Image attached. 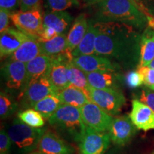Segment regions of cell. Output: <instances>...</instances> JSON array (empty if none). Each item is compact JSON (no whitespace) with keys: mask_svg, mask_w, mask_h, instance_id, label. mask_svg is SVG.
<instances>
[{"mask_svg":"<svg viewBox=\"0 0 154 154\" xmlns=\"http://www.w3.org/2000/svg\"><path fill=\"white\" fill-rule=\"evenodd\" d=\"M48 121L54 128L77 143L86 129L79 108L73 106L62 104Z\"/></svg>","mask_w":154,"mask_h":154,"instance_id":"cell-3","label":"cell"},{"mask_svg":"<svg viewBox=\"0 0 154 154\" xmlns=\"http://www.w3.org/2000/svg\"><path fill=\"white\" fill-rule=\"evenodd\" d=\"M73 58L72 52L69 51L52 57L47 77L52 84L56 94L71 85L69 79V68Z\"/></svg>","mask_w":154,"mask_h":154,"instance_id":"cell-7","label":"cell"},{"mask_svg":"<svg viewBox=\"0 0 154 154\" xmlns=\"http://www.w3.org/2000/svg\"><path fill=\"white\" fill-rule=\"evenodd\" d=\"M74 18L67 11H47L43 17V29H51L58 35L68 34Z\"/></svg>","mask_w":154,"mask_h":154,"instance_id":"cell-17","label":"cell"},{"mask_svg":"<svg viewBox=\"0 0 154 154\" xmlns=\"http://www.w3.org/2000/svg\"><path fill=\"white\" fill-rule=\"evenodd\" d=\"M88 21L85 14H81L74 19L72 27L67 34V48L72 52L82 42L87 32Z\"/></svg>","mask_w":154,"mask_h":154,"instance_id":"cell-19","label":"cell"},{"mask_svg":"<svg viewBox=\"0 0 154 154\" xmlns=\"http://www.w3.org/2000/svg\"><path fill=\"white\" fill-rule=\"evenodd\" d=\"M126 82L130 88L139 87L143 84V78L138 71H131L126 76Z\"/></svg>","mask_w":154,"mask_h":154,"instance_id":"cell-32","label":"cell"},{"mask_svg":"<svg viewBox=\"0 0 154 154\" xmlns=\"http://www.w3.org/2000/svg\"><path fill=\"white\" fill-rule=\"evenodd\" d=\"M148 66H149L150 68H152V69H154V59L151 61V63H150V64Z\"/></svg>","mask_w":154,"mask_h":154,"instance_id":"cell-40","label":"cell"},{"mask_svg":"<svg viewBox=\"0 0 154 154\" xmlns=\"http://www.w3.org/2000/svg\"><path fill=\"white\" fill-rule=\"evenodd\" d=\"M153 91H154V88H153Z\"/></svg>","mask_w":154,"mask_h":154,"instance_id":"cell-42","label":"cell"},{"mask_svg":"<svg viewBox=\"0 0 154 154\" xmlns=\"http://www.w3.org/2000/svg\"><path fill=\"white\" fill-rule=\"evenodd\" d=\"M153 153H154V151H153Z\"/></svg>","mask_w":154,"mask_h":154,"instance_id":"cell-44","label":"cell"},{"mask_svg":"<svg viewBox=\"0 0 154 154\" xmlns=\"http://www.w3.org/2000/svg\"><path fill=\"white\" fill-rule=\"evenodd\" d=\"M40 54L41 49L39 41L34 38H29L24 42L17 51L9 56V60L27 63Z\"/></svg>","mask_w":154,"mask_h":154,"instance_id":"cell-21","label":"cell"},{"mask_svg":"<svg viewBox=\"0 0 154 154\" xmlns=\"http://www.w3.org/2000/svg\"><path fill=\"white\" fill-rule=\"evenodd\" d=\"M18 108V104L14 99L5 91L0 94V116L6 119L14 113Z\"/></svg>","mask_w":154,"mask_h":154,"instance_id":"cell-29","label":"cell"},{"mask_svg":"<svg viewBox=\"0 0 154 154\" xmlns=\"http://www.w3.org/2000/svg\"><path fill=\"white\" fill-rule=\"evenodd\" d=\"M82 1L86 5H96L103 0H82Z\"/></svg>","mask_w":154,"mask_h":154,"instance_id":"cell-39","label":"cell"},{"mask_svg":"<svg viewBox=\"0 0 154 154\" xmlns=\"http://www.w3.org/2000/svg\"><path fill=\"white\" fill-rule=\"evenodd\" d=\"M19 6V0H0V7L12 11Z\"/></svg>","mask_w":154,"mask_h":154,"instance_id":"cell-38","label":"cell"},{"mask_svg":"<svg viewBox=\"0 0 154 154\" xmlns=\"http://www.w3.org/2000/svg\"><path fill=\"white\" fill-rule=\"evenodd\" d=\"M11 15L10 11L3 8L0 9V33H2L9 27Z\"/></svg>","mask_w":154,"mask_h":154,"instance_id":"cell-36","label":"cell"},{"mask_svg":"<svg viewBox=\"0 0 154 154\" xmlns=\"http://www.w3.org/2000/svg\"><path fill=\"white\" fill-rule=\"evenodd\" d=\"M86 76L91 87L99 89H118V76L115 72H94L86 73Z\"/></svg>","mask_w":154,"mask_h":154,"instance_id":"cell-23","label":"cell"},{"mask_svg":"<svg viewBox=\"0 0 154 154\" xmlns=\"http://www.w3.org/2000/svg\"><path fill=\"white\" fill-rule=\"evenodd\" d=\"M138 128L131 120L129 116H121L113 117L109 134L111 140L116 145L125 146L137 132Z\"/></svg>","mask_w":154,"mask_h":154,"instance_id":"cell-12","label":"cell"},{"mask_svg":"<svg viewBox=\"0 0 154 154\" xmlns=\"http://www.w3.org/2000/svg\"><path fill=\"white\" fill-rule=\"evenodd\" d=\"M61 105L62 103L57 94H53L36 103L33 109L41 113L44 119H49Z\"/></svg>","mask_w":154,"mask_h":154,"instance_id":"cell-26","label":"cell"},{"mask_svg":"<svg viewBox=\"0 0 154 154\" xmlns=\"http://www.w3.org/2000/svg\"><path fill=\"white\" fill-rule=\"evenodd\" d=\"M2 72L6 87L10 91H19L22 95L26 82V63L9 60L2 66Z\"/></svg>","mask_w":154,"mask_h":154,"instance_id":"cell-11","label":"cell"},{"mask_svg":"<svg viewBox=\"0 0 154 154\" xmlns=\"http://www.w3.org/2000/svg\"><path fill=\"white\" fill-rule=\"evenodd\" d=\"M82 119L86 126L99 132H108L113 116L101 109L92 101L79 108Z\"/></svg>","mask_w":154,"mask_h":154,"instance_id":"cell-8","label":"cell"},{"mask_svg":"<svg viewBox=\"0 0 154 154\" xmlns=\"http://www.w3.org/2000/svg\"><path fill=\"white\" fill-rule=\"evenodd\" d=\"M74 66L85 73L94 72H111L118 70L119 66L106 57L97 54L84 55L73 58Z\"/></svg>","mask_w":154,"mask_h":154,"instance_id":"cell-13","label":"cell"},{"mask_svg":"<svg viewBox=\"0 0 154 154\" xmlns=\"http://www.w3.org/2000/svg\"><path fill=\"white\" fill-rule=\"evenodd\" d=\"M98 22H119L138 29L146 27L148 17L134 0H103L96 5Z\"/></svg>","mask_w":154,"mask_h":154,"instance_id":"cell-2","label":"cell"},{"mask_svg":"<svg viewBox=\"0 0 154 154\" xmlns=\"http://www.w3.org/2000/svg\"><path fill=\"white\" fill-rule=\"evenodd\" d=\"M129 117L138 129L144 131L154 129V111L140 100L132 101Z\"/></svg>","mask_w":154,"mask_h":154,"instance_id":"cell-14","label":"cell"},{"mask_svg":"<svg viewBox=\"0 0 154 154\" xmlns=\"http://www.w3.org/2000/svg\"><path fill=\"white\" fill-rule=\"evenodd\" d=\"M41 0H19L21 11H27L40 6Z\"/></svg>","mask_w":154,"mask_h":154,"instance_id":"cell-37","label":"cell"},{"mask_svg":"<svg viewBox=\"0 0 154 154\" xmlns=\"http://www.w3.org/2000/svg\"><path fill=\"white\" fill-rule=\"evenodd\" d=\"M138 100L146 103L154 111V92L151 91L149 88H143L138 95Z\"/></svg>","mask_w":154,"mask_h":154,"instance_id":"cell-34","label":"cell"},{"mask_svg":"<svg viewBox=\"0 0 154 154\" xmlns=\"http://www.w3.org/2000/svg\"><path fill=\"white\" fill-rule=\"evenodd\" d=\"M152 154H154V153H152Z\"/></svg>","mask_w":154,"mask_h":154,"instance_id":"cell-43","label":"cell"},{"mask_svg":"<svg viewBox=\"0 0 154 154\" xmlns=\"http://www.w3.org/2000/svg\"><path fill=\"white\" fill-rule=\"evenodd\" d=\"M109 132H99L86 126L79 142L80 154H104L111 143Z\"/></svg>","mask_w":154,"mask_h":154,"instance_id":"cell-9","label":"cell"},{"mask_svg":"<svg viewBox=\"0 0 154 154\" xmlns=\"http://www.w3.org/2000/svg\"><path fill=\"white\" fill-rule=\"evenodd\" d=\"M79 0H46V7L52 11H66L71 7H79Z\"/></svg>","mask_w":154,"mask_h":154,"instance_id":"cell-30","label":"cell"},{"mask_svg":"<svg viewBox=\"0 0 154 154\" xmlns=\"http://www.w3.org/2000/svg\"><path fill=\"white\" fill-rule=\"evenodd\" d=\"M29 154H44V153H42L39 151H33V152H32V153H30Z\"/></svg>","mask_w":154,"mask_h":154,"instance_id":"cell-41","label":"cell"},{"mask_svg":"<svg viewBox=\"0 0 154 154\" xmlns=\"http://www.w3.org/2000/svg\"><path fill=\"white\" fill-rule=\"evenodd\" d=\"M38 151L44 154H73L74 150L55 133L46 131L38 143Z\"/></svg>","mask_w":154,"mask_h":154,"instance_id":"cell-16","label":"cell"},{"mask_svg":"<svg viewBox=\"0 0 154 154\" xmlns=\"http://www.w3.org/2000/svg\"><path fill=\"white\" fill-rule=\"evenodd\" d=\"M97 30L96 54L116 59L129 61L140 53V36L136 27L119 22L92 21Z\"/></svg>","mask_w":154,"mask_h":154,"instance_id":"cell-1","label":"cell"},{"mask_svg":"<svg viewBox=\"0 0 154 154\" xmlns=\"http://www.w3.org/2000/svg\"><path fill=\"white\" fill-rule=\"evenodd\" d=\"M18 118L24 124L33 128H42L45 121L41 113L34 109H27L18 113Z\"/></svg>","mask_w":154,"mask_h":154,"instance_id":"cell-28","label":"cell"},{"mask_svg":"<svg viewBox=\"0 0 154 154\" xmlns=\"http://www.w3.org/2000/svg\"><path fill=\"white\" fill-rule=\"evenodd\" d=\"M88 95L91 101L112 116L119 114L126 103L122 92L115 88L99 89L89 86Z\"/></svg>","mask_w":154,"mask_h":154,"instance_id":"cell-6","label":"cell"},{"mask_svg":"<svg viewBox=\"0 0 154 154\" xmlns=\"http://www.w3.org/2000/svg\"><path fill=\"white\" fill-rule=\"evenodd\" d=\"M12 146V143L8 133L2 129L0 132V154H9Z\"/></svg>","mask_w":154,"mask_h":154,"instance_id":"cell-33","label":"cell"},{"mask_svg":"<svg viewBox=\"0 0 154 154\" xmlns=\"http://www.w3.org/2000/svg\"><path fill=\"white\" fill-rule=\"evenodd\" d=\"M39 42L41 54L53 57L68 51L67 34H59L48 41Z\"/></svg>","mask_w":154,"mask_h":154,"instance_id":"cell-25","label":"cell"},{"mask_svg":"<svg viewBox=\"0 0 154 154\" xmlns=\"http://www.w3.org/2000/svg\"><path fill=\"white\" fill-rule=\"evenodd\" d=\"M43 17L38 6L27 11L11 13V21L18 29L38 40L43 31Z\"/></svg>","mask_w":154,"mask_h":154,"instance_id":"cell-5","label":"cell"},{"mask_svg":"<svg viewBox=\"0 0 154 154\" xmlns=\"http://www.w3.org/2000/svg\"><path fill=\"white\" fill-rule=\"evenodd\" d=\"M30 37L17 28L9 26L0 36L1 57L11 56L22 44Z\"/></svg>","mask_w":154,"mask_h":154,"instance_id":"cell-15","label":"cell"},{"mask_svg":"<svg viewBox=\"0 0 154 154\" xmlns=\"http://www.w3.org/2000/svg\"><path fill=\"white\" fill-rule=\"evenodd\" d=\"M69 79L71 85L83 90L88 95V88L90 86L88 83L86 73L77 68L72 62L69 65Z\"/></svg>","mask_w":154,"mask_h":154,"instance_id":"cell-27","label":"cell"},{"mask_svg":"<svg viewBox=\"0 0 154 154\" xmlns=\"http://www.w3.org/2000/svg\"><path fill=\"white\" fill-rule=\"evenodd\" d=\"M62 104L80 108L91 101L87 93L80 88L70 85L57 94Z\"/></svg>","mask_w":154,"mask_h":154,"instance_id":"cell-22","label":"cell"},{"mask_svg":"<svg viewBox=\"0 0 154 154\" xmlns=\"http://www.w3.org/2000/svg\"><path fill=\"white\" fill-rule=\"evenodd\" d=\"M137 71L142 76L144 85L153 90L154 88V69L149 66H138Z\"/></svg>","mask_w":154,"mask_h":154,"instance_id":"cell-31","label":"cell"},{"mask_svg":"<svg viewBox=\"0 0 154 154\" xmlns=\"http://www.w3.org/2000/svg\"><path fill=\"white\" fill-rule=\"evenodd\" d=\"M51 62L52 57L40 54L26 63V78L22 94L33 83L42 77L47 76Z\"/></svg>","mask_w":154,"mask_h":154,"instance_id":"cell-18","label":"cell"},{"mask_svg":"<svg viewBox=\"0 0 154 154\" xmlns=\"http://www.w3.org/2000/svg\"><path fill=\"white\" fill-rule=\"evenodd\" d=\"M47 131L46 128H33L15 119L7 133L12 146L19 154H29L37 149L38 143Z\"/></svg>","mask_w":154,"mask_h":154,"instance_id":"cell-4","label":"cell"},{"mask_svg":"<svg viewBox=\"0 0 154 154\" xmlns=\"http://www.w3.org/2000/svg\"><path fill=\"white\" fill-rule=\"evenodd\" d=\"M53 94H56L55 91L47 76L42 77L29 86L20 96L21 107L25 109H33L36 103Z\"/></svg>","mask_w":154,"mask_h":154,"instance_id":"cell-10","label":"cell"},{"mask_svg":"<svg viewBox=\"0 0 154 154\" xmlns=\"http://www.w3.org/2000/svg\"><path fill=\"white\" fill-rule=\"evenodd\" d=\"M96 36H97V30L94 26L93 22H89L85 36L78 47L72 52L73 57H76L84 55L96 54L95 44Z\"/></svg>","mask_w":154,"mask_h":154,"instance_id":"cell-24","label":"cell"},{"mask_svg":"<svg viewBox=\"0 0 154 154\" xmlns=\"http://www.w3.org/2000/svg\"><path fill=\"white\" fill-rule=\"evenodd\" d=\"M147 17L154 18V0H134Z\"/></svg>","mask_w":154,"mask_h":154,"instance_id":"cell-35","label":"cell"},{"mask_svg":"<svg viewBox=\"0 0 154 154\" xmlns=\"http://www.w3.org/2000/svg\"><path fill=\"white\" fill-rule=\"evenodd\" d=\"M138 66H148L154 59V28L147 26L140 36Z\"/></svg>","mask_w":154,"mask_h":154,"instance_id":"cell-20","label":"cell"}]
</instances>
